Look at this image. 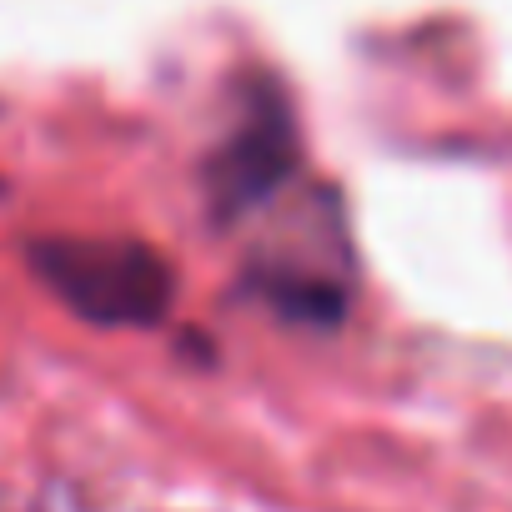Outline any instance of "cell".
I'll use <instances>...</instances> for the list:
<instances>
[{
    "instance_id": "obj_1",
    "label": "cell",
    "mask_w": 512,
    "mask_h": 512,
    "mask_svg": "<svg viewBox=\"0 0 512 512\" xmlns=\"http://www.w3.org/2000/svg\"><path fill=\"white\" fill-rule=\"evenodd\" d=\"M31 272L91 327H156L176 302L171 262L136 236H36Z\"/></svg>"
},
{
    "instance_id": "obj_3",
    "label": "cell",
    "mask_w": 512,
    "mask_h": 512,
    "mask_svg": "<svg viewBox=\"0 0 512 512\" xmlns=\"http://www.w3.org/2000/svg\"><path fill=\"white\" fill-rule=\"evenodd\" d=\"M251 287L267 297V307H277L287 322H307V327H337L347 312V287L337 277L307 272V267H287V262H267L251 272Z\"/></svg>"
},
{
    "instance_id": "obj_2",
    "label": "cell",
    "mask_w": 512,
    "mask_h": 512,
    "mask_svg": "<svg viewBox=\"0 0 512 512\" xmlns=\"http://www.w3.org/2000/svg\"><path fill=\"white\" fill-rule=\"evenodd\" d=\"M292 166H297L292 121L282 111L262 106L206 161V196H211L216 221H241L246 211H256L292 176Z\"/></svg>"
}]
</instances>
